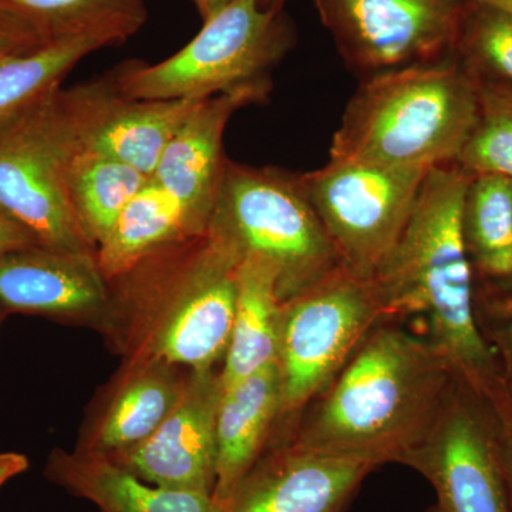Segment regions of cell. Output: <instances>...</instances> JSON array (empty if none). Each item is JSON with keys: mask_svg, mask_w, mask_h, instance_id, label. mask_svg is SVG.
<instances>
[{"mask_svg": "<svg viewBox=\"0 0 512 512\" xmlns=\"http://www.w3.org/2000/svg\"><path fill=\"white\" fill-rule=\"evenodd\" d=\"M454 379L427 336L389 320L367 336L281 441L377 467L397 464L429 434Z\"/></svg>", "mask_w": 512, "mask_h": 512, "instance_id": "cell-1", "label": "cell"}, {"mask_svg": "<svg viewBox=\"0 0 512 512\" xmlns=\"http://www.w3.org/2000/svg\"><path fill=\"white\" fill-rule=\"evenodd\" d=\"M471 177L457 163L426 175L406 228L370 282L389 320L423 316L454 375L484 393L501 369L478 326L461 231Z\"/></svg>", "mask_w": 512, "mask_h": 512, "instance_id": "cell-2", "label": "cell"}, {"mask_svg": "<svg viewBox=\"0 0 512 512\" xmlns=\"http://www.w3.org/2000/svg\"><path fill=\"white\" fill-rule=\"evenodd\" d=\"M481 113L480 89L456 55L362 80L330 157L431 171L457 163Z\"/></svg>", "mask_w": 512, "mask_h": 512, "instance_id": "cell-3", "label": "cell"}, {"mask_svg": "<svg viewBox=\"0 0 512 512\" xmlns=\"http://www.w3.org/2000/svg\"><path fill=\"white\" fill-rule=\"evenodd\" d=\"M295 43L281 10L261 0H231L204 20L197 36L163 62L124 63L110 77L136 100H205L255 93L268 99L272 70Z\"/></svg>", "mask_w": 512, "mask_h": 512, "instance_id": "cell-4", "label": "cell"}, {"mask_svg": "<svg viewBox=\"0 0 512 512\" xmlns=\"http://www.w3.org/2000/svg\"><path fill=\"white\" fill-rule=\"evenodd\" d=\"M241 261L227 244L207 234L158 251L123 276L157 306L144 359L204 370L225 357Z\"/></svg>", "mask_w": 512, "mask_h": 512, "instance_id": "cell-5", "label": "cell"}, {"mask_svg": "<svg viewBox=\"0 0 512 512\" xmlns=\"http://www.w3.org/2000/svg\"><path fill=\"white\" fill-rule=\"evenodd\" d=\"M207 234L239 256H256L278 272L282 303L342 266L302 174L227 163Z\"/></svg>", "mask_w": 512, "mask_h": 512, "instance_id": "cell-6", "label": "cell"}, {"mask_svg": "<svg viewBox=\"0 0 512 512\" xmlns=\"http://www.w3.org/2000/svg\"><path fill=\"white\" fill-rule=\"evenodd\" d=\"M384 322L389 318L372 282L343 265L282 303L278 424L288 427L291 434L305 410L328 389L367 336Z\"/></svg>", "mask_w": 512, "mask_h": 512, "instance_id": "cell-7", "label": "cell"}, {"mask_svg": "<svg viewBox=\"0 0 512 512\" xmlns=\"http://www.w3.org/2000/svg\"><path fill=\"white\" fill-rule=\"evenodd\" d=\"M60 89L0 131V214L39 247L96 252L67 194V170L77 144Z\"/></svg>", "mask_w": 512, "mask_h": 512, "instance_id": "cell-8", "label": "cell"}, {"mask_svg": "<svg viewBox=\"0 0 512 512\" xmlns=\"http://www.w3.org/2000/svg\"><path fill=\"white\" fill-rule=\"evenodd\" d=\"M430 171L329 157L302 174L316 214L340 262L370 281L410 220L424 178Z\"/></svg>", "mask_w": 512, "mask_h": 512, "instance_id": "cell-9", "label": "cell"}, {"mask_svg": "<svg viewBox=\"0 0 512 512\" xmlns=\"http://www.w3.org/2000/svg\"><path fill=\"white\" fill-rule=\"evenodd\" d=\"M397 464L429 481L440 512H511L493 409L460 377L429 434Z\"/></svg>", "mask_w": 512, "mask_h": 512, "instance_id": "cell-10", "label": "cell"}, {"mask_svg": "<svg viewBox=\"0 0 512 512\" xmlns=\"http://www.w3.org/2000/svg\"><path fill=\"white\" fill-rule=\"evenodd\" d=\"M362 80L454 56L464 0H313Z\"/></svg>", "mask_w": 512, "mask_h": 512, "instance_id": "cell-11", "label": "cell"}, {"mask_svg": "<svg viewBox=\"0 0 512 512\" xmlns=\"http://www.w3.org/2000/svg\"><path fill=\"white\" fill-rule=\"evenodd\" d=\"M77 150L119 160L153 177L165 147L201 100H136L110 76L60 90Z\"/></svg>", "mask_w": 512, "mask_h": 512, "instance_id": "cell-12", "label": "cell"}, {"mask_svg": "<svg viewBox=\"0 0 512 512\" xmlns=\"http://www.w3.org/2000/svg\"><path fill=\"white\" fill-rule=\"evenodd\" d=\"M222 394L221 370H192L161 426L137 446L109 458L147 483L212 495Z\"/></svg>", "mask_w": 512, "mask_h": 512, "instance_id": "cell-13", "label": "cell"}, {"mask_svg": "<svg viewBox=\"0 0 512 512\" xmlns=\"http://www.w3.org/2000/svg\"><path fill=\"white\" fill-rule=\"evenodd\" d=\"M376 468L279 441L242 478L222 512H342Z\"/></svg>", "mask_w": 512, "mask_h": 512, "instance_id": "cell-14", "label": "cell"}, {"mask_svg": "<svg viewBox=\"0 0 512 512\" xmlns=\"http://www.w3.org/2000/svg\"><path fill=\"white\" fill-rule=\"evenodd\" d=\"M262 101L264 97L255 93L201 100L165 147L151 178L183 208L195 238L207 235L220 195L228 163L224 134L229 120L238 110Z\"/></svg>", "mask_w": 512, "mask_h": 512, "instance_id": "cell-15", "label": "cell"}, {"mask_svg": "<svg viewBox=\"0 0 512 512\" xmlns=\"http://www.w3.org/2000/svg\"><path fill=\"white\" fill-rule=\"evenodd\" d=\"M109 281L96 252L32 247L0 255V305L6 313L76 319L109 306Z\"/></svg>", "mask_w": 512, "mask_h": 512, "instance_id": "cell-16", "label": "cell"}, {"mask_svg": "<svg viewBox=\"0 0 512 512\" xmlns=\"http://www.w3.org/2000/svg\"><path fill=\"white\" fill-rule=\"evenodd\" d=\"M281 412L278 362L224 389L217 416L212 498L224 510L235 488L265 453Z\"/></svg>", "mask_w": 512, "mask_h": 512, "instance_id": "cell-17", "label": "cell"}, {"mask_svg": "<svg viewBox=\"0 0 512 512\" xmlns=\"http://www.w3.org/2000/svg\"><path fill=\"white\" fill-rule=\"evenodd\" d=\"M45 474L101 512H221L210 494L147 483L111 458L84 451H53Z\"/></svg>", "mask_w": 512, "mask_h": 512, "instance_id": "cell-18", "label": "cell"}, {"mask_svg": "<svg viewBox=\"0 0 512 512\" xmlns=\"http://www.w3.org/2000/svg\"><path fill=\"white\" fill-rule=\"evenodd\" d=\"M474 298H512V180L474 175L461 212Z\"/></svg>", "mask_w": 512, "mask_h": 512, "instance_id": "cell-19", "label": "cell"}, {"mask_svg": "<svg viewBox=\"0 0 512 512\" xmlns=\"http://www.w3.org/2000/svg\"><path fill=\"white\" fill-rule=\"evenodd\" d=\"M281 329L278 272L264 259L245 256L238 268L234 326L221 369L224 389L278 362Z\"/></svg>", "mask_w": 512, "mask_h": 512, "instance_id": "cell-20", "label": "cell"}, {"mask_svg": "<svg viewBox=\"0 0 512 512\" xmlns=\"http://www.w3.org/2000/svg\"><path fill=\"white\" fill-rule=\"evenodd\" d=\"M190 239L183 208L151 178L121 211L96 258L107 281H117L148 256Z\"/></svg>", "mask_w": 512, "mask_h": 512, "instance_id": "cell-21", "label": "cell"}, {"mask_svg": "<svg viewBox=\"0 0 512 512\" xmlns=\"http://www.w3.org/2000/svg\"><path fill=\"white\" fill-rule=\"evenodd\" d=\"M185 380L175 366L146 360L116 394L84 453L111 457L148 439L173 412Z\"/></svg>", "mask_w": 512, "mask_h": 512, "instance_id": "cell-22", "label": "cell"}, {"mask_svg": "<svg viewBox=\"0 0 512 512\" xmlns=\"http://www.w3.org/2000/svg\"><path fill=\"white\" fill-rule=\"evenodd\" d=\"M113 45L107 36L66 37L0 59V131L60 89L80 60Z\"/></svg>", "mask_w": 512, "mask_h": 512, "instance_id": "cell-23", "label": "cell"}, {"mask_svg": "<svg viewBox=\"0 0 512 512\" xmlns=\"http://www.w3.org/2000/svg\"><path fill=\"white\" fill-rule=\"evenodd\" d=\"M45 42L101 35L126 42L147 22L146 0H0Z\"/></svg>", "mask_w": 512, "mask_h": 512, "instance_id": "cell-24", "label": "cell"}, {"mask_svg": "<svg viewBox=\"0 0 512 512\" xmlns=\"http://www.w3.org/2000/svg\"><path fill=\"white\" fill-rule=\"evenodd\" d=\"M150 180L119 160L76 150L67 170V194L80 227L96 251L121 211Z\"/></svg>", "mask_w": 512, "mask_h": 512, "instance_id": "cell-25", "label": "cell"}, {"mask_svg": "<svg viewBox=\"0 0 512 512\" xmlns=\"http://www.w3.org/2000/svg\"><path fill=\"white\" fill-rule=\"evenodd\" d=\"M454 55L476 82L512 89V16L466 2Z\"/></svg>", "mask_w": 512, "mask_h": 512, "instance_id": "cell-26", "label": "cell"}, {"mask_svg": "<svg viewBox=\"0 0 512 512\" xmlns=\"http://www.w3.org/2000/svg\"><path fill=\"white\" fill-rule=\"evenodd\" d=\"M478 84L481 113L457 164L470 175L512 180V101L487 84Z\"/></svg>", "mask_w": 512, "mask_h": 512, "instance_id": "cell-27", "label": "cell"}, {"mask_svg": "<svg viewBox=\"0 0 512 512\" xmlns=\"http://www.w3.org/2000/svg\"><path fill=\"white\" fill-rule=\"evenodd\" d=\"M478 326L512 386V298L476 299Z\"/></svg>", "mask_w": 512, "mask_h": 512, "instance_id": "cell-28", "label": "cell"}, {"mask_svg": "<svg viewBox=\"0 0 512 512\" xmlns=\"http://www.w3.org/2000/svg\"><path fill=\"white\" fill-rule=\"evenodd\" d=\"M484 394L491 404L497 424L501 463L512 512V386L501 375Z\"/></svg>", "mask_w": 512, "mask_h": 512, "instance_id": "cell-29", "label": "cell"}, {"mask_svg": "<svg viewBox=\"0 0 512 512\" xmlns=\"http://www.w3.org/2000/svg\"><path fill=\"white\" fill-rule=\"evenodd\" d=\"M42 43L45 40L35 30L0 8V59L26 52Z\"/></svg>", "mask_w": 512, "mask_h": 512, "instance_id": "cell-30", "label": "cell"}, {"mask_svg": "<svg viewBox=\"0 0 512 512\" xmlns=\"http://www.w3.org/2000/svg\"><path fill=\"white\" fill-rule=\"evenodd\" d=\"M37 247V242L25 228L0 214V255Z\"/></svg>", "mask_w": 512, "mask_h": 512, "instance_id": "cell-31", "label": "cell"}, {"mask_svg": "<svg viewBox=\"0 0 512 512\" xmlns=\"http://www.w3.org/2000/svg\"><path fill=\"white\" fill-rule=\"evenodd\" d=\"M29 468L28 457L19 453H0V487Z\"/></svg>", "mask_w": 512, "mask_h": 512, "instance_id": "cell-32", "label": "cell"}, {"mask_svg": "<svg viewBox=\"0 0 512 512\" xmlns=\"http://www.w3.org/2000/svg\"><path fill=\"white\" fill-rule=\"evenodd\" d=\"M231 0H194L202 20L210 19L215 13L220 12Z\"/></svg>", "mask_w": 512, "mask_h": 512, "instance_id": "cell-33", "label": "cell"}, {"mask_svg": "<svg viewBox=\"0 0 512 512\" xmlns=\"http://www.w3.org/2000/svg\"><path fill=\"white\" fill-rule=\"evenodd\" d=\"M464 2L477 3V5L491 6L512 16V0H464Z\"/></svg>", "mask_w": 512, "mask_h": 512, "instance_id": "cell-34", "label": "cell"}, {"mask_svg": "<svg viewBox=\"0 0 512 512\" xmlns=\"http://www.w3.org/2000/svg\"><path fill=\"white\" fill-rule=\"evenodd\" d=\"M487 84L491 89H494L495 92L500 93L501 96L505 97V99L512 101V89L507 86H500V84H491V83H481Z\"/></svg>", "mask_w": 512, "mask_h": 512, "instance_id": "cell-35", "label": "cell"}, {"mask_svg": "<svg viewBox=\"0 0 512 512\" xmlns=\"http://www.w3.org/2000/svg\"><path fill=\"white\" fill-rule=\"evenodd\" d=\"M261 3L264 8L282 10L285 0H261Z\"/></svg>", "mask_w": 512, "mask_h": 512, "instance_id": "cell-36", "label": "cell"}, {"mask_svg": "<svg viewBox=\"0 0 512 512\" xmlns=\"http://www.w3.org/2000/svg\"><path fill=\"white\" fill-rule=\"evenodd\" d=\"M6 315H8V313H6L5 309H3L2 305H0V329H2L3 319H5Z\"/></svg>", "mask_w": 512, "mask_h": 512, "instance_id": "cell-37", "label": "cell"}, {"mask_svg": "<svg viewBox=\"0 0 512 512\" xmlns=\"http://www.w3.org/2000/svg\"><path fill=\"white\" fill-rule=\"evenodd\" d=\"M424 512H440L439 508L436 507V505H433V507L427 508Z\"/></svg>", "mask_w": 512, "mask_h": 512, "instance_id": "cell-38", "label": "cell"}]
</instances>
